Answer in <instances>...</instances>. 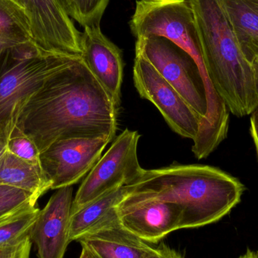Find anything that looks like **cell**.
<instances>
[{
    "label": "cell",
    "mask_w": 258,
    "mask_h": 258,
    "mask_svg": "<svg viewBox=\"0 0 258 258\" xmlns=\"http://www.w3.org/2000/svg\"><path fill=\"white\" fill-rule=\"evenodd\" d=\"M118 110L79 57L50 77L28 100L15 126L40 152L60 140L107 138L113 141Z\"/></svg>",
    "instance_id": "6da1fadb"
},
{
    "label": "cell",
    "mask_w": 258,
    "mask_h": 258,
    "mask_svg": "<svg viewBox=\"0 0 258 258\" xmlns=\"http://www.w3.org/2000/svg\"><path fill=\"white\" fill-rule=\"evenodd\" d=\"M244 190L239 180L219 168L176 164L144 169L124 200H160L178 205L181 230L219 221L240 203Z\"/></svg>",
    "instance_id": "7a4b0ae2"
},
{
    "label": "cell",
    "mask_w": 258,
    "mask_h": 258,
    "mask_svg": "<svg viewBox=\"0 0 258 258\" xmlns=\"http://www.w3.org/2000/svg\"><path fill=\"white\" fill-rule=\"evenodd\" d=\"M188 1L214 88L232 114H251L258 106L254 68L241 51L221 0Z\"/></svg>",
    "instance_id": "3957f363"
},
{
    "label": "cell",
    "mask_w": 258,
    "mask_h": 258,
    "mask_svg": "<svg viewBox=\"0 0 258 258\" xmlns=\"http://www.w3.org/2000/svg\"><path fill=\"white\" fill-rule=\"evenodd\" d=\"M77 58L47 52L34 42L3 51L0 55V135L9 137L28 100L50 77Z\"/></svg>",
    "instance_id": "277c9868"
},
{
    "label": "cell",
    "mask_w": 258,
    "mask_h": 258,
    "mask_svg": "<svg viewBox=\"0 0 258 258\" xmlns=\"http://www.w3.org/2000/svg\"><path fill=\"white\" fill-rule=\"evenodd\" d=\"M133 36L163 37L184 50L195 60L204 80L209 105L221 97L206 72L192 8L188 0H137L129 21Z\"/></svg>",
    "instance_id": "5b68a950"
},
{
    "label": "cell",
    "mask_w": 258,
    "mask_h": 258,
    "mask_svg": "<svg viewBox=\"0 0 258 258\" xmlns=\"http://www.w3.org/2000/svg\"><path fill=\"white\" fill-rule=\"evenodd\" d=\"M140 138L138 132L126 128L115 139L80 185L73 201L72 213L110 191L139 180L144 170L138 157Z\"/></svg>",
    "instance_id": "8992f818"
},
{
    "label": "cell",
    "mask_w": 258,
    "mask_h": 258,
    "mask_svg": "<svg viewBox=\"0 0 258 258\" xmlns=\"http://www.w3.org/2000/svg\"><path fill=\"white\" fill-rule=\"evenodd\" d=\"M135 52L142 54L204 120L207 113L204 80L186 51L165 38L152 36L137 39Z\"/></svg>",
    "instance_id": "52a82bcc"
},
{
    "label": "cell",
    "mask_w": 258,
    "mask_h": 258,
    "mask_svg": "<svg viewBox=\"0 0 258 258\" xmlns=\"http://www.w3.org/2000/svg\"><path fill=\"white\" fill-rule=\"evenodd\" d=\"M133 80L140 96L157 107L170 128L183 138L196 139L203 118L140 53L135 52Z\"/></svg>",
    "instance_id": "ba28073f"
},
{
    "label": "cell",
    "mask_w": 258,
    "mask_h": 258,
    "mask_svg": "<svg viewBox=\"0 0 258 258\" xmlns=\"http://www.w3.org/2000/svg\"><path fill=\"white\" fill-rule=\"evenodd\" d=\"M111 141L107 138L60 140L40 152L39 163L51 189L80 181L96 165Z\"/></svg>",
    "instance_id": "9c48e42d"
},
{
    "label": "cell",
    "mask_w": 258,
    "mask_h": 258,
    "mask_svg": "<svg viewBox=\"0 0 258 258\" xmlns=\"http://www.w3.org/2000/svg\"><path fill=\"white\" fill-rule=\"evenodd\" d=\"M25 11L38 47L47 52L81 57L82 33L60 0H27Z\"/></svg>",
    "instance_id": "30bf717a"
},
{
    "label": "cell",
    "mask_w": 258,
    "mask_h": 258,
    "mask_svg": "<svg viewBox=\"0 0 258 258\" xmlns=\"http://www.w3.org/2000/svg\"><path fill=\"white\" fill-rule=\"evenodd\" d=\"M72 186L57 189L30 230L39 258H64L71 242L70 225L72 213Z\"/></svg>",
    "instance_id": "8fae6325"
},
{
    "label": "cell",
    "mask_w": 258,
    "mask_h": 258,
    "mask_svg": "<svg viewBox=\"0 0 258 258\" xmlns=\"http://www.w3.org/2000/svg\"><path fill=\"white\" fill-rule=\"evenodd\" d=\"M118 218L129 233L147 243H157L180 230L181 210L175 203L160 200H123L118 206Z\"/></svg>",
    "instance_id": "7c38bea8"
},
{
    "label": "cell",
    "mask_w": 258,
    "mask_h": 258,
    "mask_svg": "<svg viewBox=\"0 0 258 258\" xmlns=\"http://www.w3.org/2000/svg\"><path fill=\"white\" fill-rule=\"evenodd\" d=\"M81 46L82 60L119 109L123 80L122 51L102 33L100 24L84 27Z\"/></svg>",
    "instance_id": "4fadbf2b"
},
{
    "label": "cell",
    "mask_w": 258,
    "mask_h": 258,
    "mask_svg": "<svg viewBox=\"0 0 258 258\" xmlns=\"http://www.w3.org/2000/svg\"><path fill=\"white\" fill-rule=\"evenodd\" d=\"M77 241L93 258H144L151 247L123 228L118 215Z\"/></svg>",
    "instance_id": "5bb4252c"
},
{
    "label": "cell",
    "mask_w": 258,
    "mask_h": 258,
    "mask_svg": "<svg viewBox=\"0 0 258 258\" xmlns=\"http://www.w3.org/2000/svg\"><path fill=\"white\" fill-rule=\"evenodd\" d=\"M132 190V185L110 191L71 214L70 239L77 241L89 232L118 215V206Z\"/></svg>",
    "instance_id": "9a60e30c"
},
{
    "label": "cell",
    "mask_w": 258,
    "mask_h": 258,
    "mask_svg": "<svg viewBox=\"0 0 258 258\" xmlns=\"http://www.w3.org/2000/svg\"><path fill=\"white\" fill-rule=\"evenodd\" d=\"M238 43L252 64L258 57V0H221Z\"/></svg>",
    "instance_id": "2e32d148"
},
{
    "label": "cell",
    "mask_w": 258,
    "mask_h": 258,
    "mask_svg": "<svg viewBox=\"0 0 258 258\" xmlns=\"http://www.w3.org/2000/svg\"><path fill=\"white\" fill-rule=\"evenodd\" d=\"M0 184L27 191L38 198L51 189L40 165L30 163L7 150L0 159Z\"/></svg>",
    "instance_id": "e0dca14e"
},
{
    "label": "cell",
    "mask_w": 258,
    "mask_h": 258,
    "mask_svg": "<svg viewBox=\"0 0 258 258\" xmlns=\"http://www.w3.org/2000/svg\"><path fill=\"white\" fill-rule=\"evenodd\" d=\"M0 38L15 45L34 42L25 9L13 0H0Z\"/></svg>",
    "instance_id": "ac0fdd59"
},
{
    "label": "cell",
    "mask_w": 258,
    "mask_h": 258,
    "mask_svg": "<svg viewBox=\"0 0 258 258\" xmlns=\"http://www.w3.org/2000/svg\"><path fill=\"white\" fill-rule=\"evenodd\" d=\"M38 200L31 192L0 184V224L24 209L37 205Z\"/></svg>",
    "instance_id": "d6986e66"
},
{
    "label": "cell",
    "mask_w": 258,
    "mask_h": 258,
    "mask_svg": "<svg viewBox=\"0 0 258 258\" xmlns=\"http://www.w3.org/2000/svg\"><path fill=\"white\" fill-rule=\"evenodd\" d=\"M39 212L37 205H34L0 224V245L16 240L30 233Z\"/></svg>",
    "instance_id": "ffe728a7"
},
{
    "label": "cell",
    "mask_w": 258,
    "mask_h": 258,
    "mask_svg": "<svg viewBox=\"0 0 258 258\" xmlns=\"http://www.w3.org/2000/svg\"><path fill=\"white\" fill-rule=\"evenodd\" d=\"M73 19L83 27L98 25L110 0H71Z\"/></svg>",
    "instance_id": "44dd1931"
},
{
    "label": "cell",
    "mask_w": 258,
    "mask_h": 258,
    "mask_svg": "<svg viewBox=\"0 0 258 258\" xmlns=\"http://www.w3.org/2000/svg\"><path fill=\"white\" fill-rule=\"evenodd\" d=\"M7 150L30 163L40 165V151L37 146L16 126L9 135L7 141Z\"/></svg>",
    "instance_id": "7402d4cb"
},
{
    "label": "cell",
    "mask_w": 258,
    "mask_h": 258,
    "mask_svg": "<svg viewBox=\"0 0 258 258\" xmlns=\"http://www.w3.org/2000/svg\"><path fill=\"white\" fill-rule=\"evenodd\" d=\"M32 244L30 232L16 240L0 245V258H30Z\"/></svg>",
    "instance_id": "603a6c76"
},
{
    "label": "cell",
    "mask_w": 258,
    "mask_h": 258,
    "mask_svg": "<svg viewBox=\"0 0 258 258\" xmlns=\"http://www.w3.org/2000/svg\"><path fill=\"white\" fill-rule=\"evenodd\" d=\"M144 258H183L180 253L166 245L150 247Z\"/></svg>",
    "instance_id": "cb8c5ba5"
},
{
    "label": "cell",
    "mask_w": 258,
    "mask_h": 258,
    "mask_svg": "<svg viewBox=\"0 0 258 258\" xmlns=\"http://www.w3.org/2000/svg\"><path fill=\"white\" fill-rule=\"evenodd\" d=\"M251 133L255 144L258 156V106L251 113Z\"/></svg>",
    "instance_id": "d4e9b609"
},
{
    "label": "cell",
    "mask_w": 258,
    "mask_h": 258,
    "mask_svg": "<svg viewBox=\"0 0 258 258\" xmlns=\"http://www.w3.org/2000/svg\"><path fill=\"white\" fill-rule=\"evenodd\" d=\"M9 137L0 135V159L7 150V141Z\"/></svg>",
    "instance_id": "484cf974"
},
{
    "label": "cell",
    "mask_w": 258,
    "mask_h": 258,
    "mask_svg": "<svg viewBox=\"0 0 258 258\" xmlns=\"http://www.w3.org/2000/svg\"><path fill=\"white\" fill-rule=\"evenodd\" d=\"M60 3H62V5H63V8H64L66 12H68V15L72 18L73 9L71 0H60Z\"/></svg>",
    "instance_id": "4316f807"
},
{
    "label": "cell",
    "mask_w": 258,
    "mask_h": 258,
    "mask_svg": "<svg viewBox=\"0 0 258 258\" xmlns=\"http://www.w3.org/2000/svg\"><path fill=\"white\" fill-rule=\"evenodd\" d=\"M14 46H16V45H13V44L10 43V42H7V41L0 38V55H1L3 51H6L8 48H12V47Z\"/></svg>",
    "instance_id": "83f0119b"
},
{
    "label": "cell",
    "mask_w": 258,
    "mask_h": 258,
    "mask_svg": "<svg viewBox=\"0 0 258 258\" xmlns=\"http://www.w3.org/2000/svg\"><path fill=\"white\" fill-rule=\"evenodd\" d=\"M238 258H258V254L257 252H254L251 249H248L245 254H242Z\"/></svg>",
    "instance_id": "f1b7e54d"
},
{
    "label": "cell",
    "mask_w": 258,
    "mask_h": 258,
    "mask_svg": "<svg viewBox=\"0 0 258 258\" xmlns=\"http://www.w3.org/2000/svg\"><path fill=\"white\" fill-rule=\"evenodd\" d=\"M253 68H254V75H255L256 85H257V89L258 93V57L252 63Z\"/></svg>",
    "instance_id": "f546056e"
},
{
    "label": "cell",
    "mask_w": 258,
    "mask_h": 258,
    "mask_svg": "<svg viewBox=\"0 0 258 258\" xmlns=\"http://www.w3.org/2000/svg\"><path fill=\"white\" fill-rule=\"evenodd\" d=\"M13 1L18 3V5L22 6V7L24 8V9H25L26 1H27V0H13Z\"/></svg>",
    "instance_id": "4dcf8cb0"
},
{
    "label": "cell",
    "mask_w": 258,
    "mask_h": 258,
    "mask_svg": "<svg viewBox=\"0 0 258 258\" xmlns=\"http://www.w3.org/2000/svg\"><path fill=\"white\" fill-rule=\"evenodd\" d=\"M257 254H258V252H257Z\"/></svg>",
    "instance_id": "1f68e13d"
}]
</instances>
